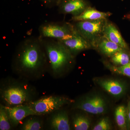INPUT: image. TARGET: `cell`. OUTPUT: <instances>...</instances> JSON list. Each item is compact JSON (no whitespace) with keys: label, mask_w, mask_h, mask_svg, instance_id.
<instances>
[{"label":"cell","mask_w":130,"mask_h":130,"mask_svg":"<svg viewBox=\"0 0 130 130\" xmlns=\"http://www.w3.org/2000/svg\"><path fill=\"white\" fill-rule=\"evenodd\" d=\"M13 69L25 76H37L47 68L46 56L40 37H30L19 44L13 59Z\"/></svg>","instance_id":"1"},{"label":"cell","mask_w":130,"mask_h":130,"mask_svg":"<svg viewBox=\"0 0 130 130\" xmlns=\"http://www.w3.org/2000/svg\"><path fill=\"white\" fill-rule=\"evenodd\" d=\"M41 38L46 56L47 68L54 76H59L74 64V56L58 40Z\"/></svg>","instance_id":"2"},{"label":"cell","mask_w":130,"mask_h":130,"mask_svg":"<svg viewBox=\"0 0 130 130\" xmlns=\"http://www.w3.org/2000/svg\"><path fill=\"white\" fill-rule=\"evenodd\" d=\"M1 95L6 106L13 107L32 101L33 93L28 85L16 82L1 89Z\"/></svg>","instance_id":"3"},{"label":"cell","mask_w":130,"mask_h":130,"mask_svg":"<svg viewBox=\"0 0 130 130\" xmlns=\"http://www.w3.org/2000/svg\"><path fill=\"white\" fill-rule=\"evenodd\" d=\"M108 20L107 19L94 20L77 21L73 24L76 30L96 48L99 41L103 36V31Z\"/></svg>","instance_id":"4"},{"label":"cell","mask_w":130,"mask_h":130,"mask_svg":"<svg viewBox=\"0 0 130 130\" xmlns=\"http://www.w3.org/2000/svg\"><path fill=\"white\" fill-rule=\"evenodd\" d=\"M40 37L57 40L68 39L76 31L73 24L67 22H47L38 29Z\"/></svg>","instance_id":"5"},{"label":"cell","mask_w":130,"mask_h":130,"mask_svg":"<svg viewBox=\"0 0 130 130\" xmlns=\"http://www.w3.org/2000/svg\"><path fill=\"white\" fill-rule=\"evenodd\" d=\"M73 101L64 96H50L27 103L37 115H43L58 110Z\"/></svg>","instance_id":"6"},{"label":"cell","mask_w":130,"mask_h":130,"mask_svg":"<svg viewBox=\"0 0 130 130\" xmlns=\"http://www.w3.org/2000/svg\"><path fill=\"white\" fill-rule=\"evenodd\" d=\"M73 108L88 113L98 115L106 112L107 105L105 99L102 96L100 95L93 94L79 100L75 103Z\"/></svg>","instance_id":"7"},{"label":"cell","mask_w":130,"mask_h":130,"mask_svg":"<svg viewBox=\"0 0 130 130\" xmlns=\"http://www.w3.org/2000/svg\"><path fill=\"white\" fill-rule=\"evenodd\" d=\"M56 7L60 14H71L73 16L79 15L89 7L86 0H59Z\"/></svg>","instance_id":"8"},{"label":"cell","mask_w":130,"mask_h":130,"mask_svg":"<svg viewBox=\"0 0 130 130\" xmlns=\"http://www.w3.org/2000/svg\"><path fill=\"white\" fill-rule=\"evenodd\" d=\"M73 56L81 51L91 48L92 46L88 41L76 30L71 37L66 40H58Z\"/></svg>","instance_id":"9"},{"label":"cell","mask_w":130,"mask_h":130,"mask_svg":"<svg viewBox=\"0 0 130 130\" xmlns=\"http://www.w3.org/2000/svg\"><path fill=\"white\" fill-rule=\"evenodd\" d=\"M11 124L16 126L27 116L37 115L27 104L13 107L5 106Z\"/></svg>","instance_id":"10"},{"label":"cell","mask_w":130,"mask_h":130,"mask_svg":"<svg viewBox=\"0 0 130 130\" xmlns=\"http://www.w3.org/2000/svg\"><path fill=\"white\" fill-rule=\"evenodd\" d=\"M96 83L108 93L115 97L123 95L125 91L124 84L117 79L97 78Z\"/></svg>","instance_id":"11"},{"label":"cell","mask_w":130,"mask_h":130,"mask_svg":"<svg viewBox=\"0 0 130 130\" xmlns=\"http://www.w3.org/2000/svg\"><path fill=\"white\" fill-rule=\"evenodd\" d=\"M103 36L123 48H127V44L118 30L113 24L108 21L104 28Z\"/></svg>","instance_id":"12"},{"label":"cell","mask_w":130,"mask_h":130,"mask_svg":"<svg viewBox=\"0 0 130 130\" xmlns=\"http://www.w3.org/2000/svg\"><path fill=\"white\" fill-rule=\"evenodd\" d=\"M110 12H105L98 11L94 8L88 7L81 14L72 16L71 20L77 21L94 20L101 19H107L111 15Z\"/></svg>","instance_id":"13"},{"label":"cell","mask_w":130,"mask_h":130,"mask_svg":"<svg viewBox=\"0 0 130 130\" xmlns=\"http://www.w3.org/2000/svg\"><path fill=\"white\" fill-rule=\"evenodd\" d=\"M51 126L54 130H71L69 118L66 112L61 111L54 115L51 119Z\"/></svg>","instance_id":"14"},{"label":"cell","mask_w":130,"mask_h":130,"mask_svg":"<svg viewBox=\"0 0 130 130\" xmlns=\"http://www.w3.org/2000/svg\"><path fill=\"white\" fill-rule=\"evenodd\" d=\"M96 48L102 53L110 58L116 52L124 49L116 43L108 40L104 36L100 40Z\"/></svg>","instance_id":"15"},{"label":"cell","mask_w":130,"mask_h":130,"mask_svg":"<svg viewBox=\"0 0 130 130\" xmlns=\"http://www.w3.org/2000/svg\"><path fill=\"white\" fill-rule=\"evenodd\" d=\"M115 121L119 128L121 129H126L127 109L124 106H119L115 109Z\"/></svg>","instance_id":"16"},{"label":"cell","mask_w":130,"mask_h":130,"mask_svg":"<svg viewBox=\"0 0 130 130\" xmlns=\"http://www.w3.org/2000/svg\"><path fill=\"white\" fill-rule=\"evenodd\" d=\"M130 57L124 52V50L116 52L110 57V61L114 66H121L127 64L129 62Z\"/></svg>","instance_id":"17"},{"label":"cell","mask_w":130,"mask_h":130,"mask_svg":"<svg viewBox=\"0 0 130 130\" xmlns=\"http://www.w3.org/2000/svg\"><path fill=\"white\" fill-rule=\"evenodd\" d=\"M73 128L76 130H87L90 128V122L88 118L83 115H77L73 119Z\"/></svg>","instance_id":"18"},{"label":"cell","mask_w":130,"mask_h":130,"mask_svg":"<svg viewBox=\"0 0 130 130\" xmlns=\"http://www.w3.org/2000/svg\"><path fill=\"white\" fill-rule=\"evenodd\" d=\"M11 123L5 106H0V130H9L11 128Z\"/></svg>","instance_id":"19"},{"label":"cell","mask_w":130,"mask_h":130,"mask_svg":"<svg viewBox=\"0 0 130 130\" xmlns=\"http://www.w3.org/2000/svg\"><path fill=\"white\" fill-rule=\"evenodd\" d=\"M106 67L112 72L130 77V60L127 64L116 66L109 63H106Z\"/></svg>","instance_id":"20"},{"label":"cell","mask_w":130,"mask_h":130,"mask_svg":"<svg viewBox=\"0 0 130 130\" xmlns=\"http://www.w3.org/2000/svg\"><path fill=\"white\" fill-rule=\"evenodd\" d=\"M42 124L39 120L35 118L28 119L24 123L21 129L24 130H40L42 128Z\"/></svg>","instance_id":"21"},{"label":"cell","mask_w":130,"mask_h":130,"mask_svg":"<svg viewBox=\"0 0 130 130\" xmlns=\"http://www.w3.org/2000/svg\"><path fill=\"white\" fill-rule=\"evenodd\" d=\"M111 129L109 119L107 117L103 118L93 127V130H109Z\"/></svg>","instance_id":"22"},{"label":"cell","mask_w":130,"mask_h":130,"mask_svg":"<svg viewBox=\"0 0 130 130\" xmlns=\"http://www.w3.org/2000/svg\"><path fill=\"white\" fill-rule=\"evenodd\" d=\"M42 3L48 8L56 7L59 0H40Z\"/></svg>","instance_id":"23"},{"label":"cell","mask_w":130,"mask_h":130,"mask_svg":"<svg viewBox=\"0 0 130 130\" xmlns=\"http://www.w3.org/2000/svg\"><path fill=\"white\" fill-rule=\"evenodd\" d=\"M126 109H127V117H128V121H129L130 126V102L128 103V107Z\"/></svg>","instance_id":"24"}]
</instances>
